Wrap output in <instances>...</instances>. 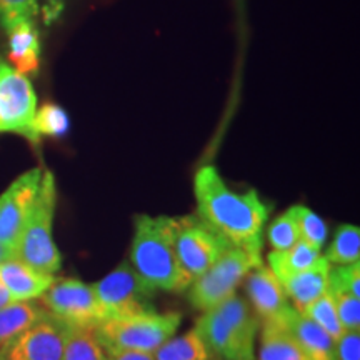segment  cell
<instances>
[{
    "label": "cell",
    "instance_id": "1",
    "mask_svg": "<svg viewBox=\"0 0 360 360\" xmlns=\"http://www.w3.org/2000/svg\"><path fill=\"white\" fill-rule=\"evenodd\" d=\"M197 217L227 242L262 259V236L272 205L257 191L233 192L214 165H204L193 177Z\"/></svg>",
    "mask_w": 360,
    "mask_h": 360
},
{
    "label": "cell",
    "instance_id": "2",
    "mask_svg": "<svg viewBox=\"0 0 360 360\" xmlns=\"http://www.w3.org/2000/svg\"><path fill=\"white\" fill-rule=\"evenodd\" d=\"M130 265L152 289L182 294L188 289L175 247V217L139 214L134 219Z\"/></svg>",
    "mask_w": 360,
    "mask_h": 360
},
{
    "label": "cell",
    "instance_id": "3",
    "mask_svg": "<svg viewBox=\"0 0 360 360\" xmlns=\"http://www.w3.org/2000/svg\"><path fill=\"white\" fill-rule=\"evenodd\" d=\"M195 328L217 360H255L260 321L244 297L236 294L202 312Z\"/></svg>",
    "mask_w": 360,
    "mask_h": 360
},
{
    "label": "cell",
    "instance_id": "4",
    "mask_svg": "<svg viewBox=\"0 0 360 360\" xmlns=\"http://www.w3.org/2000/svg\"><path fill=\"white\" fill-rule=\"evenodd\" d=\"M182 314L157 312L155 309L143 312L105 319L94 327L105 350H135L154 354L162 344L177 334Z\"/></svg>",
    "mask_w": 360,
    "mask_h": 360
},
{
    "label": "cell",
    "instance_id": "5",
    "mask_svg": "<svg viewBox=\"0 0 360 360\" xmlns=\"http://www.w3.org/2000/svg\"><path fill=\"white\" fill-rule=\"evenodd\" d=\"M57 209V184L52 172L45 170L37 200L27 220L13 257L44 274H56L62 267V254L53 242V217Z\"/></svg>",
    "mask_w": 360,
    "mask_h": 360
},
{
    "label": "cell",
    "instance_id": "6",
    "mask_svg": "<svg viewBox=\"0 0 360 360\" xmlns=\"http://www.w3.org/2000/svg\"><path fill=\"white\" fill-rule=\"evenodd\" d=\"M262 259L249 252L227 247L209 269L188 285L187 299L193 309L205 312L237 294V287L252 269L262 265Z\"/></svg>",
    "mask_w": 360,
    "mask_h": 360
},
{
    "label": "cell",
    "instance_id": "7",
    "mask_svg": "<svg viewBox=\"0 0 360 360\" xmlns=\"http://www.w3.org/2000/svg\"><path fill=\"white\" fill-rule=\"evenodd\" d=\"M37 96L27 75L0 57V134H17L39 146L34 134Z\"/></svg>",
    "mask_w": 360,
    "mask_h": 360
},
{
    "label": "cell",
    "instance_id": "8",
    "mask_svg": "<svg viewBox=\"0 0 360 360\" xmlns=\"http://www.w3.org/2000/svg\"><path fill=\"white\" fill-rule=\"evenodd\" d=\"M92 285L105 319L154 309L152 299L157 290L135 272L130 262H122Z\"/></svg>",
    "mask_w": 360,
    "mask_h": 360
},
{
    "label": "cell",
    "instance_id": "9",
    "mask_svg": "<svg viewBox=\"0 0 360 360\" xmlns=\"http://www.w3.org/2000/svg\"><path fill=\"white\" fill-rule=\"evenodd\" d=\"M175 247L180 269L192 283L231 245L197 215H184L175 217Z\"/></svg>",
    "mask_w": 360,
    "mask_h": 360
},
{
    "label": "cell",
    "instance_id": "10",
    "mask_svg": "<svg viewBox=\"0 0 360 360\" xmlns=\"http://www.w3.org/2000/svg\"><path fill=\"white\" fill-rule=\"evenodd\" d=\"M70 323L45 312L37 322L0 345V360H64Z\"/></svg>",
    "mask_w": 360,
    "mask_h": 360
},
{
    "label": "cell",
    "instance_id": "11",
    "mask_svg": "<svg viewBox=\"0 0 360 360\" xmlns=\"http://www.w3.org/2000/svg\"><path fill=\"white\" fill-rule=\"evenodd\" d=\"M40 300L47 312L70 323L72 327L94 328L105 321L94 285L79 278H56Z\"/></svg>",
    "mask_w": 360,
    "mask_h": 360
},
{
    "label": "cell",
    "instance_id": "12",
    "mask_svg": "<svg viewBox=\"0 0 360 360\" xmlns=\"http://www.w3.org/2000/svg\"><path fill=\"white\" fill-rule=\"evenodd\" d=\"M42 175L40 169L27 170L0 195V245L12 255L32 214Z\"/></svg>",
    "mask_w": 360,
    "mask_h": 360
},
{
    "label": "cell",
    "instance_id": "13",
    "mask_svg": "<svg viewBox=\"0 0 360 360\" xmlns=\"http://www.w3.org/2000/svg\"><path fill=\"white\" fill-rule=\"evenodd\" d=\"M245 292L250 309L260 323H277L285 327L294 307L287 299L281 281L267 265H257L247 274Z\"/></svg>",
    "mask_w": 360,
    "mask_h": 360
},
{
    "label": "cell",
    "instance_id": "14",
    "mask_svg": "<svg viewBox=\"0 0 360 360\" xmlns=\"http://www.w3.org/2000/svg\"><path fill=\"white\" fill-rule=\"evenodd\" d=\"M53 281L56 276L40 272L13 255L0 264V283L15 302L39 300L51 289Z\"/></svg>",
    "mask_w": 360,
    "mask_h": 360
},
{
    "label": "cell",
    "instance_id": "15",
    "mask_svg": "<svg viewBox=\"0 0 360 360\" xmlns=\"http://www.w3.org/2000/svg\"><path fill=\"white\" fill-rule=\"evenodd\" d=\"M330 267L332 265L322 255L312 267L305 269L302 272H297L294 276L278 278L292 307L302 312L309 304H312L314 300L326 294L328 290Z\"/></svg>",
    "mask_w": 360,
    "mask_h": 360
},
{
    "label": "cell",
    "instance_id": "16",
    "mask_svg": "<svg viewBox=\"0 0 360 360\" xmlns=\"http://www.w3.org/2000/svg\"><path fill=\"white\" fill-rule=\"evenodd\" d=\"M285 328L309 360H335V340L299 310L290 314Z\"/></svg>",
    "mask_w": 360,
    "mask_h": 360
},
{
    "label": "cell",
    "instance_id": "17",
    "mask_svg": "<svg viewBox=\"0 0 360 360\" xmlns=\"http://www.w3.org/2000/svg\"><path fill=\"white\" fill-rule=\"evenodd\" d=\"M7 35L8 64L24 75L35 74L40 64V39L34 22L15 25Z\"/></svg>",
    "mask_w": 360,
    "mask_h": 360
},
{
    "label": "cell",
    "instance_id": "18",
    "mask_svg": "<svg viewBox=\"0 0 360 360\" xmlns=\"http://www.w3.org/2000/svg\"><path fill=\"white\" fill-rule=\"evenodd\" d=\"M255 360H309L285 327L260 323V347Z\"/></svg>",
    "mask_w": 360,
    "mask_h": 360
},
{
    "label": "cell",
    "instance_id": "19",
    "mask_svg": "<svg viewBox=\"0 0 360 360\" xmlns=\"http://www.w3.org/2000/svg\"><path fill=\"white\" fill-rule=\"evenodd\" d=\"M154 357L155 360H217L195 327L162 344Z\"/></svg>",
    "mask_w": 360,
    "mask_h": 360
},
{
    "label": "cell",
    "instance_id": "20",
    "mask_svg": "<svg viewBox=\"0 0 360 360\" xmlns=\"http://www.w3.org/2000/svg\"><path fill=\"white\" fill-rule=\"evenodd\" d=\"M322 257V250L300 240L289 250H270L267 255V267L278 278L294 276L297 272L312 267Z\"/></svg>",
    "mask_w": 360,
    "mask_h": 360
},
{
    "label": "cell",
    "instance_id": "21",
    "mask_svg": "<svg viewBox=\"0 0 360 360\" xmlns=\"http://www.w3.org/2000/svg\"><path fill=\"white\" fill-rule=\"evenodd\" d=\"M47 312L37 300L12 302L0 309V345L20 334Z\"/></svg>",
    "mask_w": 360,
    "mask_h": 360
},
{
    "label": "cell",
    "instance_id": "22",
    "mask_svg": "<svg viewBox=\"0 0 360 360\" xmlns=\"http://www.w3.org/2000/svg\"><path fill=\"white\" fill-rule=\"evenodd\" d=\"M323 257L330 265L360 262V229L357 225H339Z\"/></svg>",
    "mask_w": 360,
    "mask_h": 360
},
{
    "label": "cell",
    "instance_id": "23",
    "mask_svg": "<svg viewBox=\"0 0 360 360\" xmlns=\"http://www.w3.org/2000/svg\"><path fill=\"white\" fill-rule=\"evenodd\" d=\"M64 360H107V352L94 328L72 327L65 342Z\"/></svg>",
    "mask_w": 360,
    "mask_h": 360
},
{
    "label": "cell",
    "instance_id": "24",
    "mask_svg": "<svg viewBox=\"0 0 360 360\" xmlns=\"http://www.w3.org/2000/svg\"><path fill=\"white\" fill-rule=\"evenodd\" d=\"M300 314H304L305 317H309L310 321L317 323L321 328H323L334 340L340 339L342 334L345 332L339 321V315H337L334 297H332L328 290L323 295L319 297L317 300H314L312 304H309Z\"/></svg>",
    "mask_w": 360,
    "mask_h": 360
},
{
    "label": "cell",
    "instance_id": "25",
    "mask_svg": "<svg viewBox=\"0 0 360 360\" xmlns=\"http://www.w3.org/2000/svg\"><path fill=\"white\" fill-rule=\"evenodd\" d=\"M70 120L67 112L56 103H45L44 107L35 112L34 134L40 142L42 137L60 139L69 132Z\"/></svg>",
    "mask_w": 360,
    "mask_h": 360
},
{
    "label": "cell",
    "instance_id": "26",
    "mask_svg": "<svg viewBox=\"0 0 360 360\" xmlns=\"http://www.w3.org/2000/svg\"><path fill=\"white\" fill-rule=\"evenodd\" d=\"M289 210L294 215L297 227H299L300 240L312 245L314 249L322 250L327 240V224L305 205H292Z\"/></svg>",
    "mask_w": 360,
    "mask_h": 360
},
{
    "label": "cell",
    "instance_id": "27",
    "mask_svg": "<svg viewBox=\"0 0 360 360\" xmlns=\"http://www.w3.org/2000/svg\"><path fill=\"white\" fill-rule=\"evenodd\" d=\"M267 240L272 250H289L300 242L299 227H297L294 215L290 210H285L274 222L269 225Z\"/></svg>",
    "mask_w": 360,
    "mask_h": 360
},
{
    "label": "cell",
    "instance_id": "28",
    "mask_svg": "<svg viewBox=\"0 0 360 360\" xmlns=\"http://www.w3.org/2000/svg\"><path fill=\"white\" fill-rule=\"evenodd\" d=\"M37 12V0H0V27L8 32L24 22H34Z\"/></svg>",
    "mask_w": 360,
    "mask_h": 360
},
{
    "label": "cell",
    "instance_id": "29",
    "mask_svg": "<svg viewBox=\"0 0 360 360\" xmlns=\"http://www.w3.org/2000/svg\"><path fill=\"white\" fill-rule=\"evenodd\" d=\"M328 290L347 292L360 299V262L332 265L328 274Z\"/></svg>",
    "mask_w": 360,
    "mask_h": 360
},
{
    "label": "cell",
    "instance_id": "30",
    "mask_svg": "<svg viewBox=\"0 0 360 360\" xmlns=\"http://www.w3.org/2000/svg\"><path fill=\"white\" fill-rule=\"evenodd\" d=\"M330 292V290H328ZM344 330H360V299L347 292H330Z\"/></svg>",
    "mask_w": 360,
    "mask_h": 360
},
{
    "label": "cell",
    "instance_id": "31",
    "mask_svg": "<svg viewBox=\"0 0 360 360\" xmlns=\"http://www.w3.org/2000/svg\"><path fill=\"white\" fill-rule=\"evenodd\" d=\"M335 360H360V330H345L335 340Z\"/></svg>",
    "mask_w": 360,
    "mask_h": 360
},
{
    "label": "cell",
    "instance_id": "32",
    "mask_svg": "<svg viewBox=\"0 0 360 360\" xmlns=\"http://www.w3.org/2000/svg\"><path fill=\"white\" fill-rule=\"evenodd\" d=\"M107 360H155L154 354L135 350H105Z\"/></svg>",
    "mask_w": 360,
    "mask_h": 360
},
{
    "label": "cell",
    "instance_id": "33",
    "mask_svg": "<svg viewBox=\"0 0 360 360\" xmlns=\"http://www.w3.org/2000/svg\"><path fill=\"white\" fill-rule=\"evenodd\" d=\"M12 302H15V300L12 299L11 294H8V292H7L6 289H4L2 283H0V309L6 307V305L12 304Z\"/></svg>",
    "mask_w": 360,
    "mask_h": 360
},
{
    "label": "cell",
    "instance_id": "34",
    "mask_svg": "<svg viewBox=\"0 0 360 360\" xmlns=\"http://www.w3.org/2000/svg\"><path fill=\"white\" fill-rule=\"evenodd\" d=\"M8 257H12V254H11V252H8L7 249H4V247L0 245V264H2L4 260H7Z\"/></svg>",
    "mask_w": 360,
    "mask_h": 360
}]
</instances>
